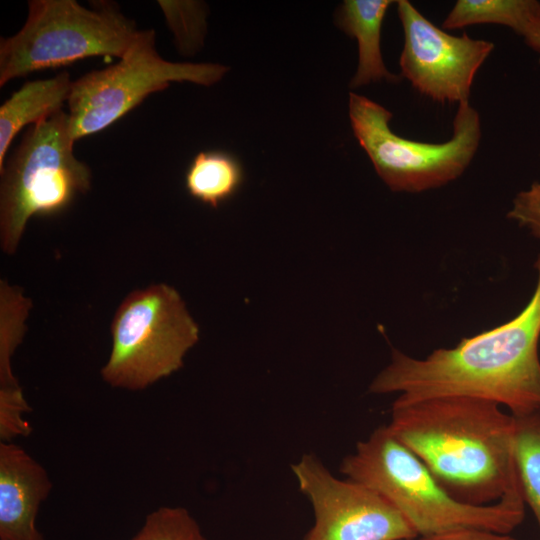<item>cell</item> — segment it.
Instances as JSON below:
<instances>
[{
  "mask_svg": "<svg viewBox=\"0 0 540 540\" xmlns=\"http://www.w3.org/2000/svg\"><path fill=\"white\" fill-rule=\"evenodd\" d=\"M537 0H458L443 21V29L476 24H497L523 36L537 15Z\"/></svg>",
  "mask_w": 540,
  "mask_h": 540,
  "instance_id": "9a60e30c",
  "label": "cell"
},
{
  "mask_svg": "<svg viewBox=\"0 0 540 540\" xmlns=\"http://www.w3.org/2000/svg\"><path fill=\"white\" fill-rule=\"evenodd\" d=\"M292 472L314 513V524L305 540H413L418 537L386 498L362 483L335 477L316 455H302L292 465Z\"/></svg>",
  "mask_w": 540,
  "mask_h": 540,
  "instance_id": "9c48e42d",
  "label": "cell"
},
{
  "mask_svg": "<svg viewBox=\"0 0 540 540\" xmlns=\"http://www.w3.org/2000/svg\"><path fill=\"white\" fill-rule=\"evenodd\" d=\"M507 217L540 239V180L514 197Z\"/></svg>",
  "mask_w": 540,
  "mask_h": 540,
  "instance_id": "44dd1931",
  "label": "cell"
},
{
  "mask_svg": "<svg viewBox=\"0 0 540 540\" xmlns=\"http://www.w3.org/2000/svg\"><path fill=\"white\" fill-rule=\"evenodd\" d=\"M396 5L404 33L400 76L436 102L469 101L475 75L494 43L473 39L466 33L451 35L408 0L396 1Z\"/></svg>",
  "mask_w": 540,
  "mask_h": 540,
  "instance_id": "30bf717a",
  "label": "cell"
},
{
  "mask_svg": "<svg viewBox=\"0 0 540 540\" xmlns=\"http://www.w3.org/2000/svg\"><path fill=\"white\" fill-rule=\"evenodd\" d=\"M241 162L231 153L206 150L197 153L184 177L188 194L211 208H217L237 194L244 183Z\"/></svg>",
  "mask_w": 540,
  "mask_h": 540,
  "instance_id": "5bb4252c",
  "label": "cell"
},
{
  "mask_svg": "<svg viewBox=\"0 0 540 540\" xmlns=\"http://www.w3.org/2000/svg\"><path fill=\"white\" fill-rule=\"evenodd\" d=\"M419 540H517L509 534L483 529H460L434 536L421 537Z\"/></svg>",
  "mask_w": 540,
  "mask_h": 540,
  "instance_id": "7402d4cb",
  "label": "cell"
},
{
  "mask_svg": "<svg viewBox=\"0 0 540 540\" xmlns=\"http://www.w3.org/2000/svg\"><path fill=\"white\" fill-rule=\"evenodd\" d=\"M130 540H207L197 521L183 507L152 511Z\"/></svg>",
  "mask_w": 540,
  "mask_h": 540,
  "instance_id": "d6986e66",
  "label": "cell"
},
{
  "mask_svg": "<svg viewBox=\"0 0 540 540\" xmlns=\"http://www.w3.org/2000/svg\"><path fill=\"white\" fill-rule=\"evenodd\" d=\"M392 117L379 103L353 92L349 94L353 134L392 191L419 193L442 187L465 172L479 148L481 120L469 101L458 104L452 137L442 143L397 135L389 126Z\"/></svg>",
  "mask_w": 540,
  "mask_h": 540,
  "instance_id": "8992f818",
  "label": "cell"
},
{
  "mask_svg": "<svg viewBox=\"0 0 540 540\" xmlns=\"http://www.w3.org/2000/svg\"><path fill=\"white\" fill-rule=\"evenodd\" d=\"M174 42L183 55H192L203 45L206 32V6L196 1H157Z\"/></svg>",
  "mask_w": 540,
  "mask_h": 540,
  "instance_id": "ac0fdd59",
  "label": "cell"
},
{
  "mask_svg": "<svg viewBox=\"0 0 540 540\" xmlns=\"http://www.w3.org/2000/svg\"><path fill=\"white\" fill-rule=\"evenodd\" d=\"M386 426L462 502L492 504L519 486L515 417L495 402L463 396L396 399Z\"/></svg>",
  "mask_w": 540,
  "mask_h": 540,
  "instance_id": "7a4b0ae2",
  "label": "cell"
},
{
  "mask_svg": "<svg viewBox=\"0 0 540 540\" xmlns=\"http://www.w3.org/2000/svg\"><path fill=\"white\" fill-rule=\"evenodd\" d=\"M513 457L524 502L540 528V410L515 417Z\"/></svg>",
  "mask_w": 540,
  "mask_h": 540,
  "instance_id": "2e32d148",
  "label": "cell"
},
{
  "mask_svg": "<svg viewBox=\"0 0 540 540\" xmlns=\"http://www.w3.org/2000/svg\"><path fill=\"white\" fill-rule=\"evenodd\" d=\"M535 269L532 297L513 319L423 359L393 349L369 392L399 393L401 401L479 398L507 407L515 417L540 410V254Z\"/></svg>",
  "mask_w": 540,
  "mask_h": 540,
  "instance_id": "6da1fadb",
  "label": "cell"
},
{
  "mask_svg": "<svg viewBox=\"0 0 540 540\" xmlns=\"http://www.w3.org/2000/svg\"><path fill=\"white\" fill-rule=\"evenodd\" d=\"M31 301L21 289L1 280L0 285V389L20 387L12 374L11 357L26 331Z\"/></svg>",
  "mask_w": 540,
  "mask_h": 540,
  "instance_id": "e0dca14e",
  "label": "cell"
},
{
  "mask_svg": "<svg viewBox=\"0 0 540 540\" xmlns=\"http://www.w3.org/2000/svg\"><path fill=\"white\" fill-rule=\"evenodd\" d=\"M30 411L21 387L0 389V439L12 442L18 436H28L32 428L23 414Z\"/></svg>",
  "mask_w": 540,
  "mask_h": 540,
  "instance_id": "ffe728a7",
  "label": "cell"
},
{
  "mask_svg": "<svg viewBox=\"0 0 540 540\" xmlns=\"http://www.w3.org/2000/svg\"><path fill=\"white\" fill-rule=\"evenodd\" d=\"M31 0L23 27L0 38V87L14 78L94 56L121 58L139 30L115 2Z\"/></svg>",
  "mask_w": 540,
  "mask_h": 540,
  "instance_id": "277c9868",
  "label": "cell"
},
{
  "mask_svg": "<svg viewBox=\"0 0 540 540\" xmlns=\"http://www.w3.org/2000/svg\"><path fill=\"white\" fill-rule=\"evenodd\" d=\"M112 349L101 369L109 385L143 390L183 366L199 327L179 292L153 284L131 292L111 323Z\"/></svg>",
  "mask_w": 540,
  "mask_h": 540,
  "instance_id": "52a82bcc",
  "label": "cell"
},
{
  "mask_svg": "<svg viewBox=\"0 0 540 540\" xmlns=\"http://www.w3.org/2000/svg\"><path fill=\"white\" fill-rule=\"evenodd\" d=\"M119 59L73 82L67 102L70 134L75 142L106 129L171 82L211 86L229 70L216 63H178L163 59L156 50L153 29L139 30Z\"/></svg>",
  "mask_w": 540,
  "mask_h": 540,
  "instance_id": "ba28073f",
  "label": "cell"
},
{
  "mask_svg": "<svg viewBox=\"0 0 540 540\" xmlns=\"http://www.w3.org/2000/svg\"><path fill=\"white\" fill-rule=\"evenodd\" d=\"M51 489L42 465L13 442H1L0 540H45L36 518Z\"/></svg>",
  "mask_w": 540,
  "mask_h": 540,
  "instance_id": "8fae6325",
  "label": "cell"
},
{
  "mask_svg": "<svg viewBox=\"0 0 540 540\" xmlns=\"http://www.w3.org/2000/svg\"><path fill=\"white\" fill-rule=\"evenodd\" d=\"M73 82L67 71L53 78L26 82L0 107V171L15 136L28 124H37L62 110Z\"/></svg>",
  "mask_w": 540,
  "mask_h": 540,
  "instance_id": "4fadbf2b",
  "label": "cell"
},
{
  "mask_svg": "<svg viewBox=\"0 0 540 540\" xmlns=\"http://www.w3.org/2000/svg\"><path fill=\"white\" fill-rule=\"evenodd\" d=\"M340 471L386 498L420 538L460 529L509 534L524 518L520 486L492 504L462 502L387 426L377 428L360 441L355 451L343 459Z\"/></svg>",
  "mask_w": 540,
  "mask_h": 540,
  "instance_id": "3957f363",
  "label": "cell"
},
{
  "mask_svg": "<svg viewBox=\"0 0 540 540\" xmlns=\"http://www.w3.org/2000/svg\"><path fill=\"white\" fill-rule=\"evenodd\" d=\"M523 39L530 48L540 53V17L537 18Z\"/></svg>",
  "mask_w": 540,
  "mask_h": 540,
  "instance_id": "603a6c76",
  "label": "cell"
},
{
  "mask_svg": "<svg viewBox=\"0 0 540 540\" xmlns=\"http://www.w3.org/2000/svg\"><path fill=\"white\" fill-rule=\"evenodd\" d=\"M391 0H345L335 14L337 26L358 44V66L349 86L359 88L386 80L400 81V75L389 72L381 54V30Z\"/></svg>",
  "mask_w": 540,
  "mask_h": 540,
  "instance_id": "7c38bea8",
  "label": "cell"
},
{
  "mask_svg": "<svg viewBox=\"0 0 540 540\" xmlns=\"http://www.w3.org/2000/svg\"><path fill=\"white\" fill-rule=\"evenodd\" d=\"M63 110L29 127L0 171V239L14 254L28 220L65 211L91 187V170L76 158Z\"/></svg>",
  "mask_w": 540,
  "mask_h": 540,
  "instance_id": "5b68a950",
  "label": "cell"
}]
</instances>
